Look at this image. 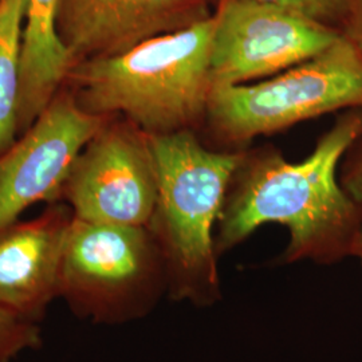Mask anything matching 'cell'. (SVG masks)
<instances>
[{"label": "cell", "instance_id": "obj_1", "mask_svg": "<svg viewBox=\"0 0 362 362\" xmlns=\"http://www.w3.org/2000/svg\"><path fill=\"white\" fill-rule=\"evenodd\" d=\"M362 133V109L337 117L310 155L288 161L272 148L246 149L233 173L216 224L218 255L245 242L259 227L275 223L288 231L286 262L322 264L351 257L362 212L344 191L342 157Z\"/></svg>", "mask_w": 362, "mask_h": 362}, {"label": "cell", "instance_id": "obj_2", "mask_svg": "<svg viewBox=\"0 0 362 362\" xmlns=\"http://www.w3.org/2000/svg\"><path fill=\"white\" fill-rule=\"evenodd\" d=\"M212 33L211 15L124 54L82 62L67 77L71 94L91 115L124 117L149 136L196 132L214 89Z\"/></svg>", "mask_w": 362, "mask_h": 362}, {"label": "cell", "instance_id": "obj_3", "mask_svg": "<svg viewBox=\"0 0 362 362\" xmlns=\"http://www.w3.org/2000/svg\"><path fill=\"white\" fill-rule=\"evenodd\" d=\"M157 203L148 230L164 259L176 299L208 303L218 297L215 230L245 151L208 148L194 130L149 136Z\"/></svg>", "mask_w": 362, "mask_h": 362}, {"label": "cell", "instance_id": "obj_4", "mask_svg": "<svg viewBox=\"0 0 362 362\" xmlns=\"http://www.w3.org/2000/svg\"><path fill=\"white\" fill-rule=\"evenodd\" d=\"M351 109H362V50L341 35L264 81L214 88L203 128L219 149L245 151L262 136Z\"/></svg>", "mask_w": 362, "mask_h": 362}, {"label": "cell", "instance_id": "obj_5", "mask_svg": "<svg viewBox=\"0 0 362 362\" xmlns=\"http://www.w3.org/2000/svg\"><path fill=\"white\" fill-rule=\"evenodd\" d=\"M167 287L164 259L146 227L73 216L59 276V297L79 318L118 324L151 310Z\"/></svg>", "mask_w": 362, "mask_h": 362}, {"label": "cell", "instance_id": "obj_6", "mask_svg": "<svg viewBox=\"0 0 362 362\" xmlns=\"http://www.w3.org/2000/svg\"><path fill=\"white\" fill-rule=\"evenodd\" d=\"M212 19L214 88L276 76L324 52L342 35L263 0H218Z\"/></svg>", "mask_w": 362, "mask_h": 362}, {"label": "cell", "instance_id": "obj_7", "mask_svg": "<svg viewBox=\"0 0 362 362\" xmlns=\"http://www.w3.org/2000/svg\"><path fill=\"white\" fill-rule=\"evenodd\" d=\"M62 199L77 219L148 228L157 203L149 134L110 117L78 156Z\"/></svg>", "mask_w": 362, "mask_h": 362}, {"label": "cell", "instance_id": "obj_8", "mask_svg": "<svg viewBox=\"0 0 362 362\" xmlns=\"http://www.w3.org/2000/svg\"><path fill=\"white\" fill-rule=\"evenodd\" d=\"M112 116L91 115L71 91H59L42 115L0 156V233L27 208L62 199L78 156Z\"/></svg>", "mask_w": 362, "mask_h": 362}, {"label": "cell", "instance_id": "obj_9", "mask_svg": "<svg viewBox=\"0 0 362 362\" xmlns=\"http://www.w3.org/2000/svg\"><path fill=\"white\" fill-rule=\"evenodd\" d=\"M212 13L208 0H59L57 30L76 66L129 52Z\"/></svg>", "mask_w": 362, "mask_h": 362}, {"label": "cell", "instance_id": "obj_10", "mask_svg": "<svg viewBox=\"0 0 362 362\" xmlns=\"http://www.w3.org/2000/svg\"><path fill=\"white\" fill-rule=\"evenodd\" d=\"M73 212L52 207L0 233V308L39 322L59 297V276Z\"/></svg>", "mask_w": 362, "mask_h": 362}, {"label": "cell", "instance_id": "obj_11", "mask_svg": "<svg viewBox=\"0 0 362 362\" xmlns=\"http://www.w3.org/2000/svg\"><path fill=\"white\" fill-rule=\"evenodd\" d=\"M59 0H27L18 107L23 134L61 91L74 64L58 35Z\"/></svg>", "mask_w": 362, "mask_h": 362}, {"label": "cell", "instance_id": "obj_12", "mask_svg": "<svg viewBox=\"0 0 362 362\" xmlns=\"http://www.w3.org/2000/svg\"><path fill=\"white\" fill-rule=\"evenodd\" d=\"M27 0H0V156L19 136L18 107Z\"/></svg>", "mask_w": 362, "mask_h": 362}, {"label": "cell", "instance_id": "obj_13", "mask_svg": "<svg viewBox=\"0 0 362 362\" xmlns=\"http://www.w3.org/2000/svg\"><path fill=\"white\" fill-rule=\"evenodd\" d=\"M42 346L38 322L0 308V362H10L25 350Z\"/></svg>", "mask_w": 362, "mask_h": 362}, {"label": "cell", "instance_id": "obj_14", "mask_svg": "<svg viewBox=\"0 0 362 362\" xmlns=\"http://www.w3.org/2000/svg\"><path fill=\"white\" fill-rule=\"evenodd\" d=\"M308 16L342 33L348 15V0H263Z\"/></svg>", "mask_w": 362, "mask_h": 362}, {"label": "cell", "instance_id": "obj_15", "mask_svg": "<svg viewBox=\"0 0 362 362\" xmlns=\"http://www.w3.org/2000/svg\"><path fill=\"white\" fill-rule=\"evenodd\" d=\"M338 179L344 191L362 212V133L342 157Z\"/></svg>", "mask_w": 362, "mask_h": 362}, {"label": "cell", "instance_id": "obj_16", "mask_svg": "<svg viewBox=\"0 0 362 362\" xmlns=\"http://www.w3.org/2000/svg\"><path fill=\"white\" fill-rule=\"evenodd\" d=\"M341 34L362 50V0H348V15Z\"/></svg>", "mask_w": 362, "mask_h": 362}, {"label": "cell", "instance_id": "obj_17", "mask_svg": "<svg viewBox=\"0 0 362 362\" xmlns=\"http://www.w3.org/2000/svg\"><path fill=\"white\" fill-rule=\"evenodd\" d=\"M351 257L358 259L360 263L362 264V228L360 233H358V236H357V240H356V243H354V247H353V254H351Z\"/></svg>", "mask_w": 362, "mask_h": 362}, {"label": "cell", "instance_id": "obj_18", "mask_svg": "<svg viewBox=\"0 0 362 362\" xmlns=\"http://www.w3.org/2000/svg\"><path fill=\"white\" fill-rule=\"evenodd\" d=\"M208 1H209V3H211V4H212V6H215V4H216V1H218V0H208Z\"/></svg>", "mask_w": 362, "mask_h": 362}]
</instances>
